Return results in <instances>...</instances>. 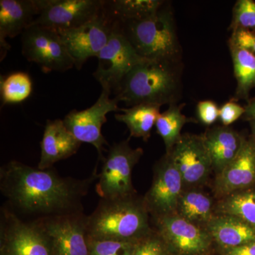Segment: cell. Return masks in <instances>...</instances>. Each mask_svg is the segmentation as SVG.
I'll return each mask as SVG.
<instances>
[{"instance_id":"8992f818","label":"cell","mask_w":255,"mask_h":255,"mask_svg":"<svg viewBox=\"0 0 255 255\" xmlns=\"http://www.w3.org/2000/svg\"><path fill=\"white\" fill-rule=\"evenodd\" d=\"M1 255H51L49 241L38 220L25 221L3 207L0 223Z\"/></svg>"},{"instance_id":"f1b7e54d","label":"cell","mask_w":255,"mask_h":255,"mask_svg":"<svg viewBox=\"0 0 255 255\" xmlns=\"http://www.w3.org/2000/svg\"><path fill=\"white\" fill-rule=\"evenodd\" d=\"M230 28L253 30L255 31V1L239 0L233 8V21Z\"/></svg>"},{"instance_id":"ba28073f","label":"cell","mask_w":255,"mask_h":255,"mask_svg":"<svg viewBox=\"0 0 255 255\" xmlns=\"http://www.w3.org/2000/svg\"><path fill=\"white\" fill-rule=\"evenodd\" d=\"M21 36L23 56L39 65L43 72H65L75 67L55 30L34 25L25 29Z\"/></svg>"},{"instance_id":"1f68e13d","label":"cell","mask_w":255,"mask_h":255,"mask_svg":"<svg viewBox=\"0 0 255 255\" xmlns=\"http://www.w3.org/2000/svg\"><path fill=\"white\" fill-rule=\"evenodd\" d=\"M197 114L201 123L210 126L219 118L220 109L212 101H201L197 105Z\"/></svg>"},{"instance_id":"d6a6232c","label":"cell","mask_w":255,"mask_h":255,"mask_svg":"<svg viewBox=\"0 0 255 255\" xmlns=\"http://www.w3.org/2000/svg\"><path fill=\"white\" fill-rule=\"evenodd\" d=\"M246 113V109L236 102H228L220 109L219 118L224 127H228Z\"/></svg>"},{"instance_id":"ac0fdd59","label":"cell","mask_w":255,"mask_h":255,"mask_svg":"<svg viewBox=\"0 0 255 255\" xmlns=\"http://www.w3.org/2000/svg\"><path fill=\"white\" fill-rule=\"evenodd\" d=\"M81 143L69 131L63 120L47 121L41 142V159L38 168H53L56 162L75 155Z\"/></svg>"},{"instance_id":"4316f807","label":"cell","mask_w":255,"mask_h":255,"mask_svg":"<svg viewBox=\"0 0 255 255\" xmlns=\"http://www.w3.org/2000/svg\"><path fill=\"white\" fill-rule=\"evenodd\" d=\"M33 84L27 73L16 72L1 76L0 92L2 106L7 104L21 103L31 95Z\"/></svg>"},{"instance_id":"9c48e42d","label":"cell","mask_w":255,"mask_h":255,"mask_svg":"<svg viewBox=\"0 0 255 255\" xmlns=\"http://www.w3.org/2000/svg\"><path fill=\"white\" fill-rule=\"evenodd\" d=\"M111 95L108 90H102L95 105L85 110L70 111L63 119L65 127L79 141L91 144L97 149L101 160L105 157V145H108L102 135V126L107 122V114L120 111L119 101Z\"/></svg>"},{"instance_id":"d4e9b609","label":"cell","mask_w":255,"mask_h":255,"mask_svg":"<svg viewBox=\"0 0 255 255\" xmlns=\"http://www.w3.org/2000/svg\"><path fill=\"white\" fill-rule=\"evenodd\" d=\"M184 105V104L179 105L177 103L171 104L167 110L159 114L156 122L157 133L163 140L167 153L172 150L182 136L181 130L183 127L188 122H191V119H188L182 113Z\"/></svg>"},{"instance_id":"30bf717a","label":"cell","mask_w":255,"mask_h":255,"mask_svg":"<svg viewBox=\"0 0 255 255\" xmlns=\"http://www.w3.org/2000/svg\"><path fill=\"white\" fill-rule=\"evenodd\" d=\"M38 13L31 26L56 31L82 26L102 13L105 0H36Z\"/></svg>"},{"instance_id":"4fadbf2b","label":"cell","mask_w":255,"mask_h":255,"mask_svg":"<svg viewBox=\"0 0 255 255\" xmlns=\"http://www.w3.org/2000/svg\"><path fill=\"white\" fill-rule=\"evenodd\" d=\"M112 31V23L102 10L100 14L82 26L57 31L75 68L80 70L89 58L98 57L108 43Z\"/></svg>"},{"instance_id":"603a6c76","label":"cell","mask_w":255,"mask_h":255,"mask_svg":"<svg viewBox=\"0 0 255 255\" xmlns=\"http://www.w3.org/2000/svg\"><path fill=\"white\" fill-rule=\"evenodd\" d=\"M228 44L238 83L236 96L238 98H247L255 87V55L231 41Z\"/></svg>"},{"instance_id":"e575fe53","label":"cell","mask_w":255,"mask_h":255,"mask_svg":"<svg viewBox=\"0 0 255 255\" xmlns=\"http://www.w3.org/2000/svg\"><path fill=\"white\" fill-rule=\"evenodd\" d=\"M245 109H246V113L244 114V117L249 120L255 121V100L252 101L249 105L245 107Z\"/></svg>"},{"instance_id":"9a60e30c","label":"cell","mask_w":255,"mask_h":255,"mask_svg":"<svg viewBox=\"0 0 255 255\" xmlns=\"http://www.w3.org/2000/svg\"><path fill=\"white\" fill-rule=\"evenodd\" d=\"M167 154L181 174L183 183L187 185L202 184L213 169L202 135H182Z\"/></svg>"},{"instance_id":"83f0119b","label":"cell","mask_w":255,"mask_h":255,"mask_svg":"<svg viewBox=\"0 0 255 255\" xmlns=\"http://www.w3.org/2000/svg\"><path fill=\"white\" fill-rule=\"evenodd\" d=\"M137 242L96 240L87 237L89 255H132Z\"/></svg>"},{"instance_id":"836d02e7","label":"cell","mask_w":255,"mask_h":255,"mask_svg":"<svg viewBox=\"0 0 255 255\" xmlns=\"http://www.w3.org/2000/svg\"><path fill=\"white\" fill-rule=\"evenodd\" d=\"M223 255H255V242L231 249L224 250Z\"/></svg>"},{"instance_id":"d6986e66","label":"cell","mask_w":255,"mask_h":255,"mask_svg":"<svg viewBox=\"0 0 255 255\" xmlns=\"http://www.w3.org/2000/svg\"><path fill=\"white\" fill-rule=\"evenodd\" d=\"M213 169L218 174L236 159L246 139L228 127H216L202 135Z\"/></svg>"},{"instance_id":"484cf974","label":"cell","mask_w":255,"mask_h":255,"mask_svg":"<svg viewBox=\"0 0 255 255\" xmlns=\"http://www.w3.org/2000/svg\"><path fill=\"white\" fill-rule=\"evenodd\" d=\"M221 215L233 216L255 228V192L237 191L223 198L219 206Z\"/></svg>"},{"instance_id":"7c38bea8","label":"cell","mask_w":255,"mask_h":255,"mask_svg":"<svg viewBox=\"0 0 255 255\" xmlns=\"http://www.w3.org/2000/svg\"><path fill=\"white\" fill-rule=\"evenodd\" d=\"M157 233L173 255H208L213 238L207 230L178 214L157 219Z\"/></svg>"},{"instance_id":"5bb4252c","label":"cell","mask_w":255,"mask_h":255,"mask_svg":"<svg viewBox=\"0 0 255 255\" xmlns=\"http://www.w3.org/2000/svg\"><path fill=\"white\" fill-rule=\"evenodd\" d=\"M183 184L181 174L167 154L156 165L153 182L143 199L149 214L159 219L177 212Z\"/></svg>"},{"instance_id":"2e32d148","label":"cell","mask_w":255,"mask_h":255,"mask_svg":"<svg viewBox=\"0 0 255 255\" xmlns=\"http://www.w3.org/2000/svg\"><path fill=\"white\" fill-rule=\"evenodd\" d=\"M255 182V141L245 140L239 154L223 172L218 174L215 190L220 196L251 187Z\"/></svg>"},{"instance_id":"8fae6325","label":"cell","mask_w":255,"mask_h":255,"mask_svg":"<svg viewBox=\"0 0 255 255\" xmlns=\"http://www.w3.org/2000/svg\"><path fill=\"white\" fill-rule=\"evenodd\" d=\"M36 220L49 241L51 255H89L83 211Z\"/></svg>"},{"instance_id":"d590c367","label":"cell","mask_w":255,"mask_h":255,"mask_svg":"<svg viewBox=\"0 0 255 255\" xmlns=\"http://www.w3.org/2000/svg\"><path fill=\"white\" fill-rule=\"evenodd\" d=\"M252 127H253V133H254L255 141V121H251Z\"/></svg>"},{"instance_id":"e0dca14e","label":"cell","mask_w":255,"mask_h":255,"mask_svg":"<svg viewBox=\"0 0 255 255\" xmlns=\"http://www.w3.org/2000/svg\"><path fill=\"white\" fill-rule=\"evenodd\" d=\"M36 0L0 1V55L4 59L10 47L6 38L21 34L31 26L38 15Z\"/></svg>"},{"instance_id":"5b68a950","label":"cell","mask_w":255,"mask_h":255,"mask_svg":"<svg viewBox=\"0 0 255 255\" xmlns=\"http://www.w3.org/2000/svg\"><path fill=\"white\" fill-rule=\"evenodd\" d=\"M141 148L132 149L128 140L111 145L97 175L96 191L101 199H114L133 195L132 171L142 155Z\"/></svg>"},{"instance_id":"6da1fadb","label":"cell","mask_w":255,"mask_h":255,"mask_svg":"<svg viewBox=\"0 0 255 255\" xmlns=\"http://www.w3.org/2000/svg\"><path fill=\"white\" fill-rule=\"evenodd\" d=\"M96 178V172L86 179L63 177L12 160L0 169V190L11 211L36 220L83 211L82 199Z\"/></svg>"},{"instance_id":"52a82bcc","label":"cell","mask_w":255,"mask_h":255,"mask_svg":"<svg viewBox=\"0 0 255 255\" xmlns=\"http://www.w3.org/2000/svg\"><path fill=\"white\" fill-rule=\"evenodd\" d=\"M98 67L93 75L102 90L114 95L121 82L130 71L143 61L131 43L112 23V31L108 43L99 54Z\"/></svg>"},{"instance_id":"3957f363","label":"cell","mask_w":255,"mask_h":255,"mask_svg":"<svg viewBox=\"0 0 255 255\" xmlns=\"http://www.w3.org/2000/svg\"><path fill=\"white\" fill-rule=\"evenodd\" d=\"M133 196L101 199L94 212L87 216V237L137 242L152 233L143 199L137 200Z\"/></svg>"},{"instance_id":"277c9868","label":"cell","mask_w":255,"mask_h":255,"mask_svg":"<svg viewBox=\"0 0 255 255\" xmlns=\"http://www.w3.org/2000/svg\"><path fill=\"white\" fill-rule=\"evenodd\" d=\"M163 5L150 17L113 23L144 59L179 62L181 47L173 14Z\"/></svg>"},{"instance_id":"cb8c5ba5","label":"cell","mask_w":255,"mask_h":255,"mask_svg":"<svg viewBox=\"0 0 255 255\" xmlns=\"http://www.w3.org/2000/svg\"><path fill=\"white\" fill-rule=\"evenodd\" d=\"M178 215L189 222L199 224L206 223L213 218L212 201L201 191L182 192L177 209Z\"/></svg>"},{"instance_id":"ffe728a7","label":"cell","mask_w":255,"mask_h":255,"mask_svg":"<svg viewBox=\"0 0 255 255\" xmlns=\"http://www.w3.org/2000/svg\"><path fill=\"white\" fill-rule=\"evenodd\" d=\"M206 230L224 250L255 242V228L233 216H214L206 224Z\"/></svg>"},{"instance_id":"f546056e","label":"cell","mask_w":255,"mask_h":255,"mask_svg":"<svg viewBox=\"0 0 255 255\" xmlns=\"http://www.w3.org/2000/svg\"><path fill=\"white\" fill-rule=\"evenodd\" d=\"M132 255H173L157 233L152 231L137 242Z\"/></svg>"},{"instance_id":"4dcf8cb0","label":"cell","mask_w":255,"mask_h":255,"mask_svg":"<svg viewBox=\"0 0 255 255\" xmlns=\"http://www.w3.org/2000/svg\"><path fill=\"white\" fill-rule=\"evenodd\" d=\"M229 41L255 55V33L249 30L237 28L233 30Z\"/></svg>"},{"instance_id":"7a4b0ae2","label":"cell","mask_w":255,"mask_h":255,"mask_svg":"<svg viewBox=\"0 0 255 255\" xmlns=\"http://www.w3.org/2000/svg\"><path fill=\"white\" fill-rule=\"evenodd\" d=\"M179 63L144 60L124 78L114 98L130 107L177 103L181 92Z\"/></svg>"},{"instance_id":"7402d4cb","label":"cell","mask_w":255,"mask_h":255,"mask_svg":"<svg viewBox=\"0 0 255 255\" xmlns=\"http://www.w3.org/2000/svg\"><path fill=\"white\" fill-rule=\"evenodd\" d=\"M160 106L142 104L127 109H120L122 114H115V119L127 125L130 136L142 137L145 141L150 137L160 114Z\"/></svg>"},{"instance_id":"44dd1931","label":"cell","mask_w":255,"mask_h":255,"mask_svg":"<svg viewBox=\"0 0 255 255\" xmlns=\"http://www.w3.org/2000/svg\"><path fill=\"white\" fill-rule=\"evenodd\" d=\"M161 0H112L105 1L103 11L111 22L139 21L157 12Z\"/></svg>"}]
</instances>
